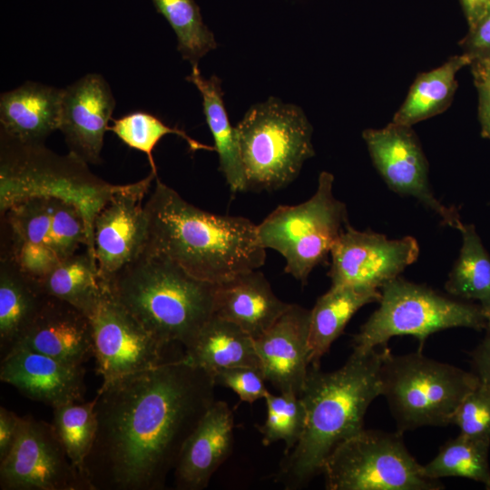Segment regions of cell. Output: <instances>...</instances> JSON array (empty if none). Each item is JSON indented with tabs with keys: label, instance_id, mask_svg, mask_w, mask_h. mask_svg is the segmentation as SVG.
<instances>
[{
	"label": "cell",
	"instance_id": "836d02e7",
	"mask_svg": "<svg viewBox=\"0 0 490 490\" xmlns=\"http://www.w3.org/2000/svg\"><path fill=\"white\" fill-rule=\"evenodd\" d=\"M113 132L127 146L146 154L152 172L157 174L152 151L162 137L175 134L185 140L192 151H214V147L205 145L190 137L185 132L165 124L161 119L144 111H135L120 118L112 119Z\"/></svg>",
	"mask_w": 490,
	"mask_h": 490
},
{
	"label": "cell",
	"instance_id": "9c48e42d",
	"mask_svg": "<svg viewBox=\"0 0 490 490\" xmlns=\"http://www.w3.org/2000/svg\"><path fill=\"white\" fill-rule=\"evenodd\" d=\"M333 184V174L321 172L308 201L279 205L257 225L262 247L281 254L285 272L302 285L313 269L327 260L348 224L346 204L334 196Z\"/></svg>",
	"mask_w": 490,
	"mask_h": 490
},
{
	"label": "cell",
	"instance_id": "60d3db41",
	"mask_svg": "<svg viewBox=\"0 0 490 490\" xmlns=\"http://www.w3.org/2000/svg\"><path fill=\"white\" fill-rule=\"evenodd\" d=\"M484 331V338L470 353L471 371L490 386V322Z\"/></svg>",
	"mask_w": 490,
	"mask_h": 490
},
{
	"label": "cell",
	"instance_id": "d590c367",
	"mask_svg": "<svg viewBox=\"0 0 490 490\" xmlns=\"http://www.w3.org/2000/svg\"><path fill=\"white\" fill-rule=\"evenodd\" d=\"M53 212L48 246L61 261L84 246L94 257L93 240L83 212L72 201L52 198Z\"/></svg>",
	"mask_w": 490,
	"mask_h": 490
},
{
	"label": "cell",
	"instance_id": "8992f818",
	"mask_svg": "<svg viewBox=\"0 0 490 490\" xmlns=\"http://www.w3.org/2000/svg\"><path fill=\"white\" fill-rule=\"evenodd\" d=\"M479 378L421 350L393 355L387 348L379 368L384 396L400 433L423 426H445Z\"/></svg>",
	"mask_w": 490,
	"mask_h": 490
},
{
	"label": "cell",
	"instance_id": "7a4b0ae2",
	"mask_svg": "<svg viewBox=\"0 0 490 490\" xmlns=\"http://www.w3.org/2000/svg\"><path fill=\"white\" fill-rule=\"evenodd\" d=\"M144 202L148 222L144 250L168 258L191 275L220 284L259 270L266 260L257 224L240 216L214 214L185 201L155 178Z\"/></svg>",
	"mask_w": 490,
	"mask_h": 490
},
{
	"label": "cell",
	"instance_id": "d6a6232c",
	"mask_svg": "<svg viewBox=\"0 0 490 490\" xmlns=\"http://www.w3.org/2000/svg\"><path fill=\"white\" fill-rule=\"evenodd\" d=\"M96 398L54 408L52 425L72 463L85 474L83 463L93 447L96 431Z\"/></svg>",
	"mask_w": 490,
	"mask_h": 490
},
{
	"label": "cell",
	"instance_id": "5bb4252c",
	"mask_svg": "<svg viewBox=\"0 0 490 490\" xmlns=\"http://www.w3.org/2000/svg\"><path fill=\"white\" fill-rule=\"evenodd\" d=\"M157 174L121 185L93 221V247L98 272L106 283L145 250L148 222L143 199Z\"/></svg>",
	"mask_w": 490,
	"mask_h": 490
},
{
	"label": "cell",
	"instance_id": "cb8c5ba5",
	"mask_svg": "<svg viewBox=\"0 0 490 490\" xmlns=\"http://www.w3.org/2000/svg\"><path fill=\"white\" fill-rule=\"evenodd\" d=\"M182 358L212 377L230 368L251 367L261 370L254 338L239 326L215 314L184 348Z\"/></svg>",
	"mask_w": 490,
	"mask_h": 490
},
{
	"label": "cell",
	"instance_id": "f546056e",
	"mask_svg": "<svg viewBox=\"0 0 490 490\" xmlns=\"http://www.w3.org/2000/svg\"><path fill=\"white\" fill-rule=\"evenodd\" d=\"M459 255L445 284L459 299L477 303L490 317V255L473 224H463Z\"/></svg>",
	"mask_w": 490,
	"mask_h": 490
},
{
	"label": "cell",
	"instance_id": "b9f144b4",
	"mask_svg": "<svg viewBox=\"0 0 490 490\" xmlns=\"http://www.w3.org/2000/svg\"><path fill=\"white\" fill-rule=\"evenodd\" d=\"M20 416L4 407H0V461L11 450L19 427Z\"/></svg>",
	"mask_w": 490,
	"mask_h": 490
},
{
	"label": "cell",
	"instance_id": "7c38bea8",
	"mask_svg": "<svg viewBox=\"0 0 490 490\" xmlns=\"http://www.w3.org/2000/svg\"><path fill=\"white\" fill-rule=\"evenodd\" d=\"M89 318L97 371L103 382L178 360L166 357L173 344L163 342L151 333L109 290Z\"/></svg>",
	"mask_w": 490,
	"mask_h": 490
},
{
	"label": "cell",
	"instance_id": "277c9868",
	"mask_svg": "<svg viewBox=\"0 0 490 490\" xmlns=\"http://www.w3.org/2000/svg\"><path fill=\"white\" fill-rule=\"evenodd\" d=\"M111 296L155 337L184 348L214 315L217 284L144 250L109 281Z\"/></svg>",
	"mask_w": 490,
	"mask_h": 490
},
{
	"label": "cell",
	"instance_id": "7402d4cb",
	"mask_svg": "<svg viewBox=\"0 0 490 490\" xmlns=\"http://www.w3.org/2000/svg\"><path fill=\"white\" fill-rule=\"evenodd\" d=\"M290 304L275 295L262 272L253 270L217 284L214 314L239 326L255 339L265 333Z\"/></svg>",
	"mask_w": 490,
	"mask_h": 490
},
{
	"label": "cell",
	"instance_id": "8d00e7d4",
	"mask_svg": "<svg viewBox=\"0 0 490 490\" xmlns=\"http://www.w3.org/2000/svg\"><path fill=\"white\" fill-rule=\"evenodd\" d=\"M451 424L460 434L490 442V386L481 380L463 398Z\"/></svg>",
	"mask_w": 490,
	"mask_h": 490
},
{
	"label": "cell",
	"instance_id": "e0dca14e",
	"mask_svg": "<svg viewBox=\"0 0 490 490\" xmlns=\"http://www.w3.org/2000/svg\"><path fill=\"white\" fill-rule=\"evenodd\" d=\"M310 310L290 304L289 308L260 337L254 346L266 381L279 393L299 397L309 371Z\"/></svg>",
	"mask_w": 490,
	"mask_h": 490
},
{
	"label": "cell",
	"instance_id": "7bdbcfd3",
	"mask_svg": "<svg viewBox=\"0 0 490 490\" xmlns=\"http://www.w3.org/2000/svg\"><path fill=\"white\" fill-rule=\"evenodd\" d=\"M461 3L469 28L490 9V0H461Z\"/></svg>",
	"mask_w": 490,
	"mask_h": 490
},
{
	"label": "cell",
	"instance_id": "4316f807",
	"mask_svg": "<svg viewBox=\"0 0 490 490\" xmlns=\"http://www.w3.org/2000/svg\"><path fill=\"white\" fill-rule=\"evenodd\" d=\"M186 80L193 83L201 95L203 113L214 141V151L219 156L220 170L230 190L232 193L246 191L238 137L228 117L220 80L216 75L204 78L198 64L191 65Z\"/></svg>",
	"mask_w": 490,
	"mask_h": 490
},
{
	"label": "cell",
	"instance_id": "f1b7e54d",
	"mask_svg": "<svg viewBox=\"0 0 490 490\" xmlns=\"http://www.w3.org/2000/svg\"><path fill=\"white\" fill-rule=\"evenodd\" d=\"M470 64L471 59L462 54L450 57L439 67L417 75L391 122L412 127L444 112L450 105L457 88V73Z\"/></svg>",
	"mask_w": 490,
	"mask_h": 490
},
{
	"label": "cell",
	"instance_id": "5b68a950",
	"mask_svg": "<svg viewBox=\"0 0 490 490\" xmlns=\"http://www.w3.org/2000/svg\"><path fill=\"white\" fill-rule=\"evenodd\" d=\"M235 130L247 191L288 186L315 154L313 129L303 110L276 97L250 106Z\"/></svg>",
	"mask_w": 490,
	"mask_h": 490
},
{
	"label": "cell",
	"instance_id": "74e56055",
	"mask_svg": "<svg viewBox=\"0 0 490 490\" xmlns=\"http://www.w3.org/2000/svg\"><path fill=\"white\" fill-rule=\"evenodd\" d=\"M217 385L231 389L241 401L252 404L269 391L262 371L251 367L225 368L213 376Z\"/></svg>",
	"mask_w": 490,
	"mask_h": 490
},
{
	"label": "cell",
	"instance_id": "9a60e30c",
	"mask_svg": "<svg viewBox=\"0 0 490 490\" xmlns=\"http://www.w3.org/2000/svg\"><path fill=\"white\" fill-rule=\"evenodd\" d=\"M418 255L419 246L413 237L390 240L370 230H358L348 223L331 249L328 277L331 286L380 289L399 277Z\"/></svg>",
	"mask_w": 490,
	"mask_h": 490
},
{
	"label": "cell",
	"instance_id": "4dcf8cb0",
	"mask_svg": "<svg viewBox=\"0 0 490 490\" xmlns=\"http://www.w3.org/2000/svg\"><path fill=\"white\" fill-rule=\"evenodd\" d=\"M489 447V441L459 434L446 441L436 456L423 465V474L431 480L466 478L490 490Z\"/></svg>",
	"mask_w": 490,
	"mask_h": 490
},
{
	"label": "cell",
	"instance_id": "d6986e66",
	"mask_svg": "<svg viewBox=\"0 0 490 490\" xmlns=\"http://www.w3.org/2000/svg\"><path fill=\"white\" fill-rule=\"evenodd\" d=\"M18 348L83 365L94 357L91 320L71 304L47 295L37 316L11 351Z\"/></svg>",
	"mask_w": 490,
	"mask_h": 490
},
{
	"label": "cell",
	"instance_id": "ba28073f",
	"mask_svg": "<svg viewBox=\"0 0 490 490\" xmlns=\"http://www.w3.org/2000/svg\"><path fill=\"white\" fill-rule=\"evenodd\" d=\"M378 308L353 337V349L387 347L393 337L412 336L419 349L432 334L452 328L485 330L490 317L480 305L445 296L431 288L400 277L381 289Z\"/></svg>",
	"mask_w": 490,
	"mask_h": 490
},
{
	"label": "cell",
	"instance_id": "3957f363",
	"mask_svg": "<svg viewBox=\"0 0 490 490\" xmlns=\"http://www.w3.org/2000/svg\"><path fill=\"white\" fill-rule=\"evenodd\" d=\"M387 347L354 350L337 370L309 366L299 395L306 410L303 433L284 455L276 481L299 489L321 472L328 455L343 441L364 429V417L380 396L379 368Z\"/></svg>",
	"mask_w": 490,
	"mask_h": 490
},
{
	"label": "cell",
	"instance_id": "ee69618b",
	"mask_svg": "<svg viewBox=\"0 0 490 490\" xmlns=\"http://www.w3.org/2000/svg\"><path fill=\"white\" fill-rule=\"evenodd\" d=\"M471 65L480 66V67H483V68H485V69H486L487 71L490 72V62H488V63H475V64H471Z\"/></svg>",
	"mask_w": 490,
	"mask_h": 490
},
{
	"label": "cell",
	"instance_id": "ffe728a7",
	"mask_svg": "<svg viewBox=\"0 0 490 490\" xmlns=\"http://www.w3.org/2000/svg\"><path fill=\"white\" fill-rule=\"evenodd\" d=\"M233 414L229 405L215 400L186 440L174 469L180 490H201L226 461L233 446Z\"/></svg>",
	"mask_w": 490,
	"mask_h": 490
},
{
	"label": "cell",
	"instance_id": "1f68e13d",
	"mask_svg": "<svg viewBox=\"0 0 490 490\" xmlns=\"http://www.w3.org/2000/svg\"><path fill=\"white\" fill-rule=\"evenodd\" d=\"M158 13L163 15L177 37L181 57L192 64L216 49L213 33L203 22L194 0H152Z\"/></svg>",
	"mask_w": 490,
	"mask_h": 490
},
{
	"label": "cell",
	"instance_id": "484cf974",
	"mask_svg": "<svg viewBox=\"0 0 490 490\" xmlns=\"http://www.w3.org/2000/svg\"><path fill=\"white\" fill-rule=\"evenodd\" d=\"M40 282L24 273L13 260L0 262V350L11 351L34 321L46 298Z\"/></svg>",
	"mask_w": 490,
	"mask_h": 490
},
{
	"label": "cell",
	"instance_id": "6da1fadb",
	"mask_svg": "<svg viewBox=\"0 0 490 490\" xmlns=\"http://www.w3.org/2000/svg\"><path fill=\"white\" fill-rule=\"evenodd\" d=\"M183 358V357H182ZM213 377L183 358L103 382L83 468L93 490H161L215 401Z\"/></svg>",
	"mask_w": 490,
	"mask_h": 490
},
{
	"label": "cell",
	"instance_id": "ab89813d",
	"mask_svg": "<svg viewBox=\"0 0 490 490\" xmlns=\"http://www.w3.org/2000/svg\"><path fill=\"white\" fill-rule=\"evenodd\" d=\"M475 85L478 91V116L482 136L490 140V72L472 65Z\"/></svg>",
	"mask_w": 490,
	"mask_h": 490
},
{
	"label": "cell",
	"instance_id": "8fae6325",
	"mask_svg": "<svg viewBox=\"0 0 490 490\" xmlns=\"http://www.w3.org/2000/svg\"><path fill=\"white\" fill-rule=\"evenodd\" d=\"M2 490H93L70 460L52 423L20 417L15 443L0 461Z\"/></svg>",
	"mask_w": 490,
	"mask_h": 490
},
{
	"label": "cell",
	"instance_id": "52a82bcc",
	"mask_svg": "<svg viewBox=\"0 0 490 490\" xmlns=\"http://www.w3.org/2000/svg\"><path fill=\"white\" fill-rule=\"evenodd\" d=\"M1 211L29 196L60 198L76 204L93 240V221L121 185L110 184L90 172L73 154L60 156L43 144L22 143L1 133Z\"/></svg>",
	"mask_w": 490,
	"mask_h": 490
},
{
	"label": "cell",
	"instance_id": "4fadbf2b",
	"mask_svg": "<svg viewBox=\"0 0 490 490\" xmlns=\"http://www.w3.org/2000/svg\"><path fill=\"white\" fill-rule=\"evenodd\" d=\"M362 137L374 166L390 190L410 196L436 213L447 226L461 230L456 208L434 195L428 180V162L412 127L390 122L381 129H366Z\"/></svg>",
	"mask_w": 490,
	"mask_h": 490
},
{
	"label": "cell",
	"instance_id": "e575fe53",
	"mask_svg": "<svg viewBox=\"0 0 490 490\" xmlns=\"http://www.w3.org/2000/svg\"><path fill=\"white\" fill-rule=\"evenodd\" d=\"M267 416L258 426L262 444L270 446L278 441L285 444L284 455L299 442L306 423V410L300 397L292 393L275 395L267 392L265 397Z\"/></svg>",
	"mask_w": 490,
	"mask_h": 490
},
{
	"label": "cell",
	"instance_id": "83f0119b",
	"mask_svg": "<svg viewBox=\"0 0 490 490\" xmlns=\"http://www.w3.org/2000/svg\"><path fill=\"white\" fill-rule=\"evenodd\" d=\"M39 282L46 295L71 304L89 318L109 290L87 249L59 261Z\"/></svg>",
	"mask_w": 490,
	"mask_h": 490
},
{
	"label": "cell",
	"instance_id": "ac0fdd59",
	"mask_svg": "<svg viewBox=\"0 0 490 490\" xmlns=\"http://www.w3.org/2000/svg\"><path fill=\"white\" fill-rule=\"evenodd\" d=\"M83 365L18 348L1 359L0 379L24 397L53 408L82 402L86 387Z\"/></svg>",
	"mask_w": 490,
	"mask_h": 490
},
{
	"label": "cell",
	"instance_id": "30bf717a",
	"mask_svg": "<svg viewBox=\"0 0 490 490\" xmlns=\"http://www.w3.org/2000/svg\"><path fill=\"white\" fill-rule=\"evenodd\" d=\"M402 433L363 429L340 443L321 472L328 490H439L406 447Z\"/></svg>",
	"mask_w": 490,
	"mask_h": 490
},
{
	"label": "cell",
	"instance_id": "603a6c76",
	"mask_svg": "<svg viewBox=\"0 0 490 490\" xmlns=\"http://www.w3.org/2000/svg\"><path fill=\"white\" fill-rule=\"evenodd\" d=\"M64 89L26 82L1 93L2 134L22 143L43 144L59 130Z\"/></svg>",
	"mask_w": 490,
	"mask_h": 490
},
{
	"label": "cell",
	"instance_id": "d4e9b609",
	"mask_svg": "<svg viewBox=\"0 0 490 490\" xmlns=\"http://www.w3.org/2000/svg\"><path fill=\"white\" fill-rule=\"evenodd\" d=\"M380 298V289L360 286H331L321 295L310 310L309 366H319L356 312L368 304L378 303Z\"/></svg>",
	"mask_w": 490,
	"mask_h": 490
},
{
	"label": "cell",
	"instance_id": "2e32d148",
	"mask_svg": "<svg viewBox=\"0 0 490 490\" xmlns=\"http://www.w3.org/2000/svg\"><path fill=\"white\" fill-rule=\"evenodd\" d=\"M114 107L111 88L101 74H88L64 89L59 130L71 154L87 164L100 162Z\"/></svg>",
	"mask_w": 490,
	"mask_h": 490
},
{
	"label": "cell",
	"instance_id": "44dd1931",
	"mask_svg": "<svg viewBox=\"0 0 490 490\" xmlns=\"http://www.w3.org/2000/svg\"><path fill=\"white\" fill-rule=\"evenodd\" d=\"M1 212L9 238L8 248L1 258L13 260L24 273L40 281L59 262L48 246L52 198L25 197Z\"/></svg>",
	"mask_w": 490,
	"mask_h": 490
},
{
	"label": "cell",
	"instance_id": "f35d334b",
	"mask_svg": "<svg viewBox=\"0 0 490 490\" xmlns=\"http://www.w3.org/2000/svg\"><path fill=\"white\" fill-rule=\"evenodd\" d=\"M462 48L471 64L490 62V9L469 28L462 41Z\"/></svg>",
	"mask_w": 490,
	"mask_h": 490
}]
</instances>
